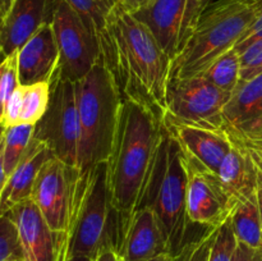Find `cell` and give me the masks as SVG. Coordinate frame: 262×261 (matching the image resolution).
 <instances>
[{"mask_svg":"<svg viewBox=\"0 0 262 261\" xmlns=\"http://www.w3.org/2000/svg\"><path fill=\"white\" fill-rule=\"evenodd\" d=\"M216 228H206L201 234L187 243L170 261H207Z\"/></svg>","mask_w":262,"mask_h":261,"instance_id":"28","label":"cell"},{"mask_svg":"<svg viewBox=\"0 0 262 261\" xmlns=\"http://www.w3.org/2000/svg\"><path fill=\"white\" fill-rule=\"evenodd\" d=\"M22 99H23V86H19L12 96L9 97L4 105V122L3 127L7 128L10 125L19 124L20 112H22Z\"/></svg>","mask_w":262,"mask_h":261,"instance_id":"32","label":"cell"},{"mask_svg":"<svg viewBox=\"0 0 262 261\" xmlns=\"http://www.w3.org/2000/svg\"><path fill=\"white\" fill-rule=\"evenodd\" d=\"M171 256L168 255V253H164V255H160V256H156V257L151 258V260H147V261H170Z\"/></svg>","mask_w":262,"mask_h":261,"instance_id":"41","label":"cell"},{"mask_svg":"<svg viewBox=\"0 0 262 261\" xmlns=\"http://www.w3.org/2000/svg\"><path fill=\"white\" fill-rule=\"evenodd\" d=\"M51 82L23 86L22 112L19 117V124L35 125L46 113L50 102Z\"/></svg>","mask_w":262,"mask_h":261,"instance_id":"25","label":"cell"},{"mask_svg":"<svg viewBox=\"0 0 262 261\" xmlns=\"http://www.w3.org/2000/svg\"><path fill=\"white\" fill-rule=\"evenodd\" d=\"M247 3L252 4L253 7L256 8V10H257V13H260L262 10V0H251V2H247Z\"/></svg>","mask_w":262,"mask_h":261,"instance_id":"42","label":"cell"},{"mask_svg":"<svg viewBox=\"0 0 262 261\" xmlns=\"http://www.w3.org/2000/svg\"><path fill=\"white\" fill-rule=\"evenodd\" d=\"M83 19L87 27L97 36L99 41L106 33L107 23L118 0H66Z\"/></svg>","mask_w":262,"mask_h":261,"instance_id":"23","label":"cell"},{"mask_svg":"<svg viewBox=\"0 0 262 261\" xmlns=\"http://www.w3.org/2000/svg\"><path fill=\"white\" fill-rule=\"evenodd\" d=\"M81 123L78 168L82 173L107 161L114 146L123 97L114 76L100 59L87 76L74 82Z\"/></svg>","mask_w":262,"mask_h":261,"instance_id":"3","label":"cell"},{"mask_svg":"<svg viewBox=\"0 0 262 261\" xmlns=\"http://www.w3.org/2000/svg\"><path fill=\"white\" fill-rule=\"evenodd\" d=\"M56 0H14L0 20V48L4 56L17 53L43 25L51 23Z\"/></svg>","mask_w":262,"mask_h":261,"instance_id":"14","label":"cell"},{"mask_svg":"<svg viewBox=\"0 0 262 261\" xmlns=\"http://www.w3.org/2000/svg\"><path fill=\"white\" fill-rule=\"evenodd\" d=\"M33 138L45 143L56 159L78 168L81 123L74 82L61 79L58 73L54 76L50 102L43 117L35 124Z\"/></svg>","mask_w":262,"mask_h":261,"instance_id":"8","label":"cell"},{"mask_svg":"<svg viewBox=\"0 0 262 261\" xmlns=\"http://www.w3.org/2000/svg\"><path fill=\"white\" fill-rule=\"evenodd\" d=\"M19 86L17 53H14L5 56L4 60L0 63V96L4 105Z\"/></svg>","mask_w":262,"mask_h":261,"instance_id":"30","label":"cell"},{"mask_svg":"<svg viewBox=\"0 0 262 261\" xmlns=\"http://www.w3.org/2000/svg\"><path fill=\"white\" fill-rule=\"evenodd\" d=\"M95 261H122V258H120V256L114 250L107 248V250L101 251L97 255V257L95 258Z\"/></svg>","mask_w":262,"mask_h":261,"instance_id":"36","label":"cell"},{"mask_svg":"<svg viewBox=\"0 0 262 261\" xmlns=\"http://www.w3.org/2000/svg\"><path fill=\"white\" fill-rule=\"evenodd\" d=\"M120 7L129 13H136L137 10L142 9L152 0H118Z\"/></svg>","mask_w":262,"mask_h":261,"instance_id":"35","label":"cell"},{"mask_svg":"<svg viewBox=\"0 0 262 261\" xmlns=\"http://www.w3.org/2000/svg\"><path fill=\"white\" fill-rule=\"evenodd\" d=\"M230 224L238 242L252 248H262V222L257 194L235 204Z\"/></svg>","mask_w":262,"mask_h":261,"instance_id":"21","label":"cell"},{"mask_svg":"<svg viewBox=\"0 0 262 261\" xmlns=\"http://www.w3.org/2000/svg\"><path fill=\"white\" fill-rule=\"evenodd\" d=\"M87 173L55 156L46 161L36 177L31 200L40 209L54 233H67L73 227Z\"/></svg>","mask_w":262,"mask_h":261,"instance_id":"7","label":"cell"},{"mask_svg":"<svg viewBox=\"0 0 262 261\" xmlns=\"http://www.w3.org/2000/svg\"><path fill=\"white\" fill-rule=\"evenodd\" d=\"M4 59H5V56H4V54H3L2 48H0V63H2V61L4 60Z\"/></svg>","mask_w":262,"mask_h":261,"instance_id":"45","label":"cell"},{"mask_svg":"<svg viewBox=\"0 0 262 261\" xmlns=\"http://www.w3.org/2000/svg\"><path fill=\"white\" fill-rule=\"evenodd\" d=\"M187 186L186 154L163 125L155 168L141 207L154 210L170 256L205 230L194 235L189 233L194 224L187 214Z\"/></svg>","mask_w":262,"mask_h":261,"instance_id":"4","label":"cell"},{"mask_svg":"<svg viewBox=\"0 0 262 261\" xmlns=\"http://www.w3.org/2000/svg\"><path fill=\"white\" fill-rule=\"evenodd\" d=\"M163 133L161 115L143 102L124 99L107 160V186L114 209L128 219L145 200Z\"/></svg>","mask_w":262,"mask_h":261,"instance_id":"2","label":"cell"},{"mask_svg":"<svg viewBox=\"0 0 262 261\" xmlns=\"http://www.w3.org/2000/svg\"><path fill=\"white\" fill-rule=\"evenodd\" d=\"M66 261H95V260L91 257H87V256H74V255H71V252H68V256H67Z\"/></svg>","mask_w":262,"mask_h":261,"instance_id":"39","label":"cell"},{"mask_svg":"<svg viewBox=\"0 0 262 261\" xmlns=\"http://www.w3.org/2000/svg\"><path fill=\"white\" fill-rule=\"evenodd\" d=\"M210 4H211V0H187L186 14H184L183 20V45L193 28L196 27L201 14Z\"/></svg>","mask_w":262,"mask_h":261,"instance_id":"31","label":"cell"},{"mask_svg":"<svg viewBox=\"0 0 262 261\" xmlns=\"http://www.w3.org/2000/svg\"><path fill=\"white\" fill-rule=\"evenodd\" d=\"M222 118V130L230 143L262 159V73L238 83Z\"/></svg>","mask_w":262,"mask_h":261,"instance_id":"12","label":"cell"},{"mask_svg":"<svg viewBox=\"0 0 262 261\" xmlns=\"http://www.w3.org/2000/svg\"><path fill=\"white\" fill-rule=\"evenodd\" d=\"M54 158L50 148L41 141L32 138L19 164L7 178L0 194V216L12 207L31 199L33 184L43 164Z\"/></svg>","mask_w":262,"mask_h":261,"instance_id":"20","label":"cell"},{"mask_svg":"<svg viewBox=\"0 0 262 261\" xmlns=\"http://www.w3.org/2000/svg\"><path fill=\"white\" fill-rule=\"evenodd\" d=\"M217 176L235 202L247 200L257 194L262 182V159L247 148L232 145Z\"/></svg>","mask_w":262,"mask_h":261,"instance_id":"19","label":"cell"},{"mask_svg":"<svg viewBox=\"0 0 262 261\" xmlns=\"http://www.w3.org/2000/svg\"><path fill=\"white\" fill-rule=\"evenodd\" d=\"M186 166L188 174L187 214L189 220L197 227H220L229 219L237 202L216 173H212L187 154Z\"/></svg>","mask_w":262,"mask_h":261,"instance_id":"11","label":"cell"},{"mask_svg":"<svg viewBox=\"0 0 262 261\" xmlns=\"http://www.w3.org/2000/svg\"><path fill=\"white\" fill-rule=\"evenodd\" d=\"M230 96L204 76L171 78L166 89V110L187 122L222 129V113Z\"/></svg>","mask_w":262,"mask_h":261,"instance_id":"10","label":"cell"},{"mask_svg":"<svg viewBox=\"0 0 262 261\" xmlns=\"http://www.w3.org/2000/svg\"><path fill=\"white\" fill-rule=\"evenodd\" d=\"M51 26L59 49L56 73L61 79L78 82L101 59L99 38L66 0H56Z\"/></svg>","mask_w":262,"mask_h":261,"instance_id":"9","label":"cell"},{"mask_svg":"<svg viewBox=\"0 0 262 261\" xmlns=\"http://www.w3.org/2000/svg\"><path fill=\"white\" fill-rule=\"evenodd\" d=\"M0 261H25L17 228L7 214L0 216Z\"/></svg>","mask_w":262,"mask_h":261,"instance_id":"27","label":"cell"},{"mask_svg":"<svg viewBox=\"0 0 262 261\" xmlns=\"http://www.w3.org/2000/svg\"><path fill=\"white\" fill-rule=\"evenodd\" d=\"M3 122H4V102L0 96V127L3 125Z\"/></svg>","mask_w":262,"mask_h":261,"instance_id":"43","label":"cell"},{"mask_svg":"<svg viewBox=\"0 0 262 261\" xmlns=\"http://www.w3.org/2000/svg\"><path fill=\"white\" fill-rule=\"evenodd\" d=\"M161 122L187 155L217 174L220 164L232 148L229 138L222 129L187 122L168 110L163 113Z\"/></svg>","mask_w":262,"mask_h":261,"instance_id":"13","label":"cell"},{"mask_svg":"<svg viewBox=\"0 0 262 261\" xmlns=\"http://www.w3.org/2000/svg\"><path fill=\"white\" fill-rule=\"evenodd\" d=\"M100 45L123 100L143 102L163 117L171 60L152 32L118 3Z\"/></svg>","mask_w":262,"mask_h":261,"instance_id":"1","label":"cell"},{"mask_svg":"<svg viewBox=\"0 0 262 261\" xmlns=\"http://www.w3.org/2000/svg\"><path fill=\"white\" fill-rule=\"evenodd\" d=\"M187 0H152L132 13L152 32L159 45L173 60L183 45V20Z\"/></svg>","mask_w":262,"mask_h":261,"instance_id":"18","label":"cell"},{"mask_svg":"<svg viewBox=\"0 0 262 261\" xmlns=\"http://www.w3.org/2000/svg\"><path fill=\"white\" fill-rule=\"evenodd\" d=\"M20 86L51 82L59 68V49L51 23L43 25L17 51Z\"/></svg>","mask_w":262,"mask_h":261,"instance_id":"17","label":"cell"},{"mask_svg":"<svg viewBox=\"0 0 262 261\" xmlns=\"http://www.w3.org/2000/svg\"><path fill=\"white\" fill-rule=\"evenodd\" d=\"M13 3H14V0H0V20L7 15Z\"/></svg>","mask_w":262,"mask_h":261,"instance_id":"37","label":"cell"},{"mask_svg":"<svg viewBox=\"0 0 262 261\" xmlns=\"http://www.w3.org/2000/svg\"><path fill=\"white\" fill-rule=\"evenodd\" d=\"M238 241L233 232L230 217L216 228L207 261H232L237 250Z\"/></svg>","mask_w":262,"mask_h":261,"instance_id":"26","label":"cell"},{"mask_svg":"<svg viewBox=\"0 0 262 261\" xmlns=\"http://www.w3.org/2000/svg\"><path fill=\"white\" fill-rule=\"evenodd\" d=\"M3 146V143H2ZM2 146H0V194H2L3 188H4V184L7 182V174H5L4 168H3V153H2Z\"/></svg>","mask_w":262,"mask_h":261,"instance_id":"38","label":"cell"},{"mask_svg":"<svg viewBox=\"0 0 262 261\" xmlns=\"http://www.w3.org/2000/svg\"><path fill=\"white\" fill-rule=\"evenodd\" d=\"M257 200H258V206H260V214H261V222H262V182L258 186L257 189Z\"/></svg>","mask_w":262,"mask_h":261,"instance_id":"40","label":"cell"},{"mask_svg":"<svg viewBox=\"0 0 262 261\" xmlns=\"http://www.w3.org/2000/svg\"><path fill=\"white\" fill-rule=\"evenodd\" d=\"M257 14L256 8L247 2L211 3L171 60L169 79L201 76L219 56L237 45Z\"/></svg>","mask_w":262,"mask_h":261,"instance_id":"5","label":"cell"},{"mask_svg":"<svg viewBox=\"0 0 262 261\" xmlns=\"http://www.w3.org/2000/svg\"><path fill=\"white\" fill-rule=\"evenodd\" d=\"M3 137H4V127H0V146H2L3 143Z\"/></svg>","mask_w":262,"mask_h":261,"instance_id":"44","label":"cell"},{"mask_svg":"<svg viewBox=\"0 0 262 261\" xmlns=\"http://www.w3.org/2000/svg\"><path fill=\"white\" fill-rule=\"evenodd\" d=\"M258 40H262V10L258 13L257 17L255 18V20L251 23L250 27L246 30V32L242 35V37L239 38L237 45L234 46V50L237 51V53H241L243 49H246L248 45H251V44Z\"/></svg>","mask_w":262,"mask_h":261,"instance_id":"33","label":"cell"},{"mask_svg":"<svg viewBox=\"0 0 262 261\" xmlns=\"http://www.w3.org/2000/svg\"><path fill=\"white\" fill-rule=\"evenodd\" d=\"M7 215L17 228L25 261H55L58 234L51 230L32 200L15 205Z\"/></svg>","mask_w":262,"mask_h":261,"instance_id":"15","label":"cell"},{"mask_svg":"<svg viewBox=\"0 0 262 261\" xmlns=\"http://www.w3.org/2000/svg\"><path fill=\"white\" fill-rule=\"evenodd\" d=\"M241 2H251V0H241Z\"/></svg>","mask_w":262,"mask_h":261,"instance_id":"46","label":"cell"},{"mask_svg":"<svg viewBox=\"0 0 262 261\" xmlns=\"http://www.w3.org/2000/svg\"><path fill=\"white\" fill-rule=\"evenodd\" d=\"M232 261H262V248H252L238 242Z\"/></svg>","mask_w":262,"mask_h":261,"instance_id":"34","label":"cell"},{"mask_svg":"<svg viewBox=\"0 0 262 261\" xmlns=\"http://www.w3.org/2000/svg\"><path fill=\"white\" fill-rule=\"evenodd\" d=\"M87 179L81 204L69 230V252L96 258L101 251L118 253L127 219L114 209L107 186V161L86 171Z\"/></svg>","mask_w":262,"mask_h":261,"instance_id":"6","label":"cell"},{"mask_svg":"<svg viewBox=\"0 0 262 261\" xmlns=\"http://www.w3.org/2000/svg\"><path fill=\"white\" fill-rule=\"evenodd\" d=\"M35 125L33 124H15L4 128L3 137V168L5 174L9 177L19 164L33 138Z\"/></svg>","mask_w":262,"mask_h":261,"instance_id":"22","label":"cell"},{"mask_svg":"<svg viewBox=\"0 0 262 261\" xmlns=\"http://www.w3.org/2000/svg\"><path fill=\"white\" fill-rule=\"evenodd\" d=\"M164 253L168 248L154 210L148 206L135 210L123 228L118 251L122 261H147Z\"/></svg>","mask_w":262,"mask_h":261,"instance_id":"16","label":"cell"},{"mask_svg":"<svg viewBox=\"0 0 262 261\" xmlns=\"http://www.w3.org/2000/svg\"><path fill=\"white\" fill-rule=\"evenodd\" d=\"M239 54L241 81H248L262 73V40L255 41Z\"/></svg>","mask_w":262,"mask_h":261,"instance_id":"29","label":"cell"},{"mask_svg":"<svg viewBox=\"0 0 262 261\" xmlns=\"http://www.w3.org/2000/svg\"><path fill=\"white\" fill-rule=\"evenodd\" d=\"M201 76L217 89L232 94L241 82L239 54L234 48L230 49L219 56Z\"/></svg>","mask_w":262,"mask_h":261,"instance_id":"24","label":"cell"}]
</instances>
